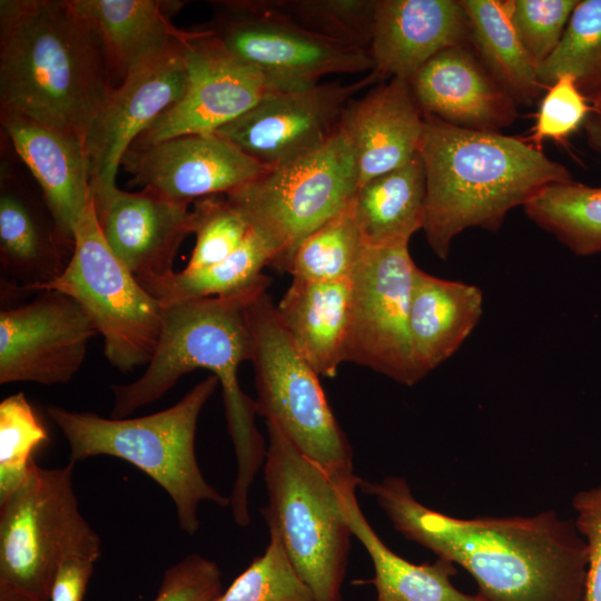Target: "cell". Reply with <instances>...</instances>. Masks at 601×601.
<instances>
[{"label": "cell", "mask_w": 601, "mask_h": 601, "mask_svg": "<svg viewBox=\"0 0 601 601\" xmlns=\"http://www.w3.org/2000/svg\"><path fill=\"white\" fill-rule=\"evenodd\" d=\"M358 487L404 538L466 570L486 601H584L587 543L555 511L460 519L420 503L401 476Z\"/></svg>", "instance_id": "6da1fadb"}, {"label": "cell", "mask_w": 601, "mask_h": 601, "mask_svg": "<svg viewBox=\"0 0 601 601\" xmlns=\"http://www.w3.org/2000/svg\"><path fill=\"white\" fill-rule=\"evenodd\" d=\"M270 278L242 293L176 302L164 307L162 329L145 372L129 384L110 386L114 418H124L164 396L178 380L197 368L218 378L237 472L230 497L236 524L250 523V485L264 464V439L255 424V401L238 381V367L252 361L253 337L246 307Z\"/></svg>", "instance_id": "7a4b0ae2"}, {"label": "cell", "mask_w": 601, "mask_h": 601, "mask_svg": "<svg viewBox=\"0 0 601 601\" xmlns=\"http://www.w3.org/2000/svg\"><path fill=\"white\" fill-rule=\"evenodd\" d=\"M114 87L96 33L68 0L0 1V112L85 140Z\"/></svg>", "instance_id": "3957f363"}, {"label": "cell", "mask_w": 601, "mask_h": 601, "mask_svg": "<svg viewBox=\"0 0 601 601\" xmlns=\"http://www.w3.org/2000/svg\"><path fill=\"white\" fill-rule=\"evenodd\" d=\"M423 117L418 154L426 203L422 229L441 259H446L463 230L497 231L510 210L523 207L549 185L573 180L562 164L524 139Z\"/></svg>", "instance_id": "277c9868"}, {"label": "cell", "mask_w": 601, "mask_h": 601, "mask_svg": "<svg viewBox=\"0 0 601 601\" xmlns=\"http://www.w3.org/2000/svg\"><path fill=\"white\" fill-rule=\"evenodd\" d=\"M218 384L211 374L176 404L139 417L108 418L57 405L47 413L69 444V462L108 455L135 465L169 495L180 530L194 535L200 528V502L230 506V497L206 481L195 453L199 414Z\"/></svg>", "instance_id": "5b68a950"}, {"label": "cell", "mask_w": 601, "mask_h": 601, "mask_svg": "<svg viewBox=\"0 0 601 601\" xmlns=\"http://www.w3.org/2000/svg\"><path fill=\"white\" fill-rule=\"evenodd\" d=\"M264 479L268 506L260 510L280 535L285 551L315 601H343L349 542L342 489L303 455L273 423Z\"/></svg>", "instance_id": "8992f818"}, {"label": "cell", "mask_w": 601, "mask_h": 601, "mask_svg": "<svg viewBox=\"0 0 601 601\" xmlns=\"http://www.w3.org/2000/svg\"><path fill=\"white\" fill-rule=\"evenodd\" d=\"M253 337L256 413L275 424L293 445L339 487L358 486L353 450L327 402L319 375L283 327L266 289L247 304Z\"/></svg>", "instance_id": "52a82bcc"}, {"label": "cell", "mask_w": 601, "mask_h": 601, "mask_svg": "<svg viewBox=\"0 0 601 601\" xmlns=\"http://www.w3.org/2000/svg\"><path fill=\"white\" fill-rule=\"evenodd\" d=\"M75 464L42 467L35 461L17 490L0 503V582L35 601H50L61 562H97L101 539L79 509Z\"/></svg>", "instance_id": "ba28073f"}, {"label": "cell", "mask_w": 601, "mask_h": 601, "mask_svg": "<svg viewBox=\"0 0 601 601\" xmlns=\"http://www.w3.org/2000/svg\"><path fill=\"white\" fill-rule=\"evenodd\" d=\"M358 187L352 147L338 130L316 151L267 169L225 194L274 253L283 269L299 243L351 203Z\"/></svg>", "instance_id": "9c48e42d"}, {"label": "cell", "mask_w": 601, "mask_h": 601, "mask_svg": "<svg viewBox=\"0 0 601 601\" xmlns=\"http://www.w3.org/2000/svg\"><path fill=\"white\" fill-rule=\"evenodd\" d=\"M73 238L67 267L40 290L63 293L83 308L104 338V354L111 366L128 373L147 365L161 334L164 307L107 245L93 201Z\"/></svg>", "instance_id": "30bf717a"}, {"label": "cell", "mask_w": 601, "mask_h": 601, "mask_svg": "<svg viewBox=\"0 0 601 601\" xmlns=\"http://www.w3.org/2000/svg\"><path fill=\"white\" fill-rule=\"evenodd\" d=\"M210 28L238 60L283 90L305 88L331 73L373 71L368 50L316 35L269 0L218 1Z\"/></svg>", "instance_id": "8fae6325"}, {"label": "cell", "mask_w": 601, "mask_h": 601, "mask_svg": "<svg viewBox=\"0 0 601 601\" xmlns=\"http://www.w3.org/2000/svg\"><path fill=\"white\" fill-rule=\"evenodd\" d=\"M417 266L408 245L364 247L351 275V308L344 362L412 386L424 378L408 328Z\"/></svg>", "instance_id": "7c38bea8"}, {"label": "cell", "mask_w": 601, "mask_h": 601, "mask_svg": "<svg viewBox=\"0 0 601 601\" xmlns=\"http://www.w3.org/2000/svg\"><path fill=\"white\" fill-rule=\"evenodd\" d=\"M377 82L371 72L352 83L323 82L276 91L215 134L267 169L298 160L323 147L338 130L353 96Z\"/></svg>", "instance_id": "4fadbf2b"}, {"label": "cell", "mask_w": 601, "mask_h": 601, "mask_svg": "<svg viewBox=\"0 0 601 601\" xmlns=\"http://www.w3.org/2000/svg\"><path fill=\"white\" fill-rule=\"evenodd\" d=\"M98 334L83 308L57 290H40L29 302L1 306L0 383L66 384Z\"/></svg>", "instance_id": "5bb4252c"}, {"label": "cell", "mask_w": 601, "mask_h": 601, "mask_svg": "<svg viewBox=\"0 0 601 601\" xmlns=\"http://www.w3.org/2000/svg\"><path fill=\"white\" fill-rule=\"evenodd\" d=\"M185 56L188 86L184 96L134 144L214 134L267 95L284 91L263 72L235 58L210 28L187 31Z\"/></svg>", "instance_id": "9a60e30c"}, {"label": "cell", "mask_w": 601, "mask_h": 601, "mask_svg": "<svg viewBox=\"0 0 601 601\" xmlns=\"http://www.w3.org/2000/svg\"><path fill=\"white\" fill-rule=\"evenodd\" d=\"M184 36L138 62L112 88L85 137L91 189L116 186L121 160L135 140L185 93Z\"/></svg>", "instance_id": "2e32d148"}, {"label": "cell", "mask_w": 601, "mask_h": 601, "mask_svg": "<svg viewBox=\"0 0 601 601\" xmlns=\"http://www.w3.org/2000/svg\"><path fill=\"white\" fill-rule=\"evenodd\" d=\"M121 166L131 175V185L188 205L203 197L226 194L267 170L215 132L134 144Z\"/></svg>", "instance_id": "e0dca14e"}, {"label": "cell", "mask_w": 601, "mask_h": 601, "mask_svg": "<svg viewBox=\"0 0 601 601\" xmlns=\"http://www.w3.org/2000/svg\"><path fill=\"white\" fill-rule=\"evenodd\" d=\"M92 201L107 245L137 278L174 272L176 254L193 233L188 204L117 186L92 190Z\"/></svg>", "instance_id": "ac0fdd59"}, {"label": "cell", "mask_w": 601, "mask_h": 601, "mask_svg": "<svg viewBox=\"0 0 601 601\" xmlns=\"http://www.w3.org/2000/svg\"><path fill=\"white\" fill-rule=\"evenodd\" d=\"M0 170L1 299L38 293L67 267L72 253L45 203L13 175Z\"/></svg>", "instance_id": "d6986e66"}, {"label": "cell", "mask_w": 601, "mask_h": 601, "mask_svg": "<svg viewBox=\"0 0 601 601\" xmlns=\"http://www.w3.org/2000/svg\"><path fill=\"white\" fill-rule=\"evenodd\" d=\"M408 83L421 112L450 125L500 132L518 118V104L471 45L439 52Z\"/></svg>", "instance_id": "ffe728a7"}, {"label": "cell", "mask_w": 601, "mask_h": 601, "mask_svg": "<svg viewBox=\"0 0 601 601\" xmlns=\"http://www.w3.org/2000/svg\"><path fill=\"white\" fill-rule=\"evenodd\" d=\"M469 45L460 0H376L368 52L377 81H410L439 52Z\"/></svg>", "instance_id": "44dd1931"}, {"label": "cell", "mask_w": 601, "mask_h": 601, "mask_svg": "<svg viewBox=\"0 0 601 601\" xmlns=\"http://www.w3.org/2000/svg\"><path fill=\"white\" fill-rule=\"evenodd\" d=\"M0 120L39 185L61 237L73 249L75 228L92 203L85 140L16 114L0 112Z\"/></svg>", "instance_id": "7402d4cb"}, {"label": "cell", "mask_w": 601, "mask_h": 601, "mask_svg": "<svg viewBox=\"0 0 601 601\" xmlns=\"http://www.w3.org/2000/svg\"><path fill=\"white\" fill-rule=\"evenodd\" d=\"M423 127V114L404 79H390L352 99L343 111L339 129L354 152L358 186L415 157Z\"/></svg>", "instance_id": "603a6c76"}, {"label": "cell", "mask_w": 601, "mask_h": 601, "mask_svg": "<svg viewBox=\"0 0 601 601\" xmlns=\"http://www.w3.org/2000/svg\"><path fill=\"white\" fill-rule=\"evenodd\" d=\"M96 33L112 80L118 85L142 59L181 38L170 16L181 1L68 0Z\"/></svg>", "instance_id": "cb8c5ba5"}, {"label": "cell", "mask_w": 601, "mask_h": 601, "mask_svg": "<svg viewBox=\"0 0 601 601\" xmlns=\"http://www.w3.org/2000/svg\"><path fill=\"white\" fill-rule=\"evenodd\" d=\"M483 313V293L472 284L433 276L417 267L408 328L420 370L426 376L470 336Z\"/></svg>", "instance_id": "d4e9b609"}, {"label": "cell", "mask_w": 601, "mask_h": 601, "mask_svg": "<svg viewBox=\"0 0 601 601\" xmlns=\"http://www.w3.org/2000/svg\"><path fill=\"white\" fill-rule=\"evenodd\" d=\"M351 308V277L293 283L276 305L299 354L319 376L334 377L344 362Z\"/></svg>", "instance_id": "484cf974"}, {"label": "cell", "mask_w": 601, "mask_h": 601, "mask_svg": "<svg viewBox=\"0 0 601 601\" xmlns=\"http://www.w3.org/2000/svg\"><path fill=\"white\" fill-rule=\"evenodd\" d=\"M426 181L420 154L359 185L349 203L365 247L408 245L425 219Z\"/></svg>", "instance_id": "4316f807"}, {"label": "cell", "mask_w": 601, "mask_h": 601, "mask_svg": "<svg viewBox=\"0 0 601 601\" xmlns=\"http://www.w3.org/2000/svg\"><path fill=\"white\" fill-rule=\"evenodd\" d=\"M357 487L342 490L343 509L353 535L370 555L375 587L373 601H486L479 593L466 594L451 582L455 564L437 558L433 563L414 564L386 546L365 519L355 496Z\"/></svg>", "instance_id": "83f0119b"}, {"label": "cell", "mask_w": 601, "mask_h": 601, "mask_svg": "<svg viewBox=\"0 0 601 601\" xmlns=\"http://www.w3.org/2000/svg\"><path fill=\"white\" fill-rule=\"evenodd\" d=\"M470 43L518 105L532 106L543 93L539 68L524 49L511 20L510 0H460Z\"/></svg>", "instance_id": "f1b7e54d"}, {"label": "cell", "mask_w": 601, "mask_h": 601, "mask_svg": "<svg viewBox=\"0 0 601 601\" xmlns=\"http://www.w3.org/2000/svg\"><path fill=\"white\" fill-rule=\"evenodd\" d=\"M273 260L274 253L268 243L250 228L244 243L215 265L137 279L161 306H167L187 299L230 296L249 289L269 279L262 270Z\"/></svg>", "instance_id": "f546056e"}, {"label": "cell", "mask_w": 601, "mask_h": 601, "mask_svg": "<svg viewBox=\"0 0 601 601\" xmlns=\"http://www.w3.org/2000/svg\"><path fill=\"white\" fill-rule=\"evenodd\" d=\"M523 208L575 255L601 254V187L574 180L549 185Z\"/></svg>", "instance_id": "4dcf8cb0"}, {"label": "cell", "mask_w": 601, "mask_h": 601, "mask_svg": "<svg viewBox=\"0 0 601 601\" xmlns=\"http://www.w3.org/2000/svg\"><path fill=\"white\" fill-rule=\"evenodd\" d=\"M562 75L573 76L589 101L601 96V0H579L559 46L539 67L544 89Z\"/></svg>", "instance_id": "1f68e13d"}, {"label": "cell", "mask_w": 601, "mask_h": 601, "mask_svg": "<svg viewBox=\"0 0 601 601\" xmlns=\"http://www.w3.org/2000/svg\"><path fill=\"white\" fill-rule=\"evenodd\" d=\"M364 247L348 204L299 243L283 270L293 279L307 282L346 279L351 277Z\"/></svg>", "instance_id": "d6a6232c"}, {"label": "cell", "mask_w": 601, "mask_h": 601, "mask_svg": "<svg viewBox=\"0 0 601 601\" xmlns=\"http://www.w3.org/2000/svg\"><path fill=\"white\" fill-rule=\"evenodd\" d=\"M269 543L214 601H315L290 562L277 528L267 522Z\"/></svg>", "instance_id": "836d02e7"}, {"label": "cell", "mask_w": 601, "mask_h": 601, "mask_svg": "<svg viewBox=\"0 0 601 601\" xmlns=\"http://www.w3.org/2000/svg\"><path fill=\"white\" fill-rule=\"evenodd\" d=\"M306 30L368 50L376 0H269Z\"/></svg>", "instance_id": "e575fe53"}, {"label": "cell", "mask_w": 601, "mask_h": 601, "mask_svg": "<svg viewBox=\"0 0 601 601\" xmlns=\"http://www.w3.org/2000/svg\"><path fill=\"white\" fill-rule=\"evenodd\" d=\"M48 432L23 392L0 403V503L26 479L33 453L46 442Z\"/></svg>", "instance_id": "d590c367"}, {"label": "cell", "mask_w": 601, "mask_h": 601, "mask_svg": "<svg viewBox=\"0 0 601 601\" xmlns=\"http://www.w3.org/2000/svg\"><path fill=\"white\" fill-rule=\"evenodd\" d=\"M191 217L196 244L187 269L205 268L226 259L250 231L248 221L225 194L195 200Z\"/></svg>", "instance_id": "8d00e7d4"}, {"label": "cell", "mask_w": 601, "mask_h": 601, "mask_svg": "<svg viewBox=\"0 0 601 601\" xmlns=\"http://www.w3.org/2000/svg\"><path fill=\"white\" fill-rule=\"evenodd\" d=\"M515 31L538 68L559 46L579 0H510Z\"/></svg>", "instance_id": "74e56055"}, {"label": "cell", "mask_w": 601, "mask_h": 601, "mask_svg": "<svg viewBox=\"0 0 601 601\" xmlns=\"http://www.w3.org/2000/svg\"><path fill=\"white\" fill-rule=\"evenodd\" d=\"M590 111L591 104L574 77L562 75L546 89L531 135L524 140L541 150L545 140L562 142L583 127Z\"/></svg>", "instance_id": "f35d334b"}, {"label": "cell", "mask_w": 601, "mask_h": 601, "mask_svg": "<svg viewBox=\"0 0 601 601\" xmlns=\"http://www.w3.org/2000/svg\"><path fill=\"white\" fill-rule=\"evenodd\" d=\"M221 592L217 563L194 553L165 571L154 601H214Z\"/></svg>", "instance_id": "ab89813d"}, {"label": "cell", "mask_w": 601, "mask_h": 601, "mask_svg": "<svg viewBox=\"0 0 601 601\" xmlns=\"http://www.w3.org/2000/svg\"><path fill=\"white\" fill-rule=\"evenodd\" d=\"M572 506L588 549L584 601H601V485L578 492Z\"/></svg>", "instance_id": "60d3db41"}, {"label": "cell", "mask_w": 601, "mask_h": 601, "mask_svg": "<svg viewBox=\"0 0 601 601\" xmlns=\"http://www.w3.org/2000/svg\"><path fill=\"white\" fill-rule=\"evenodd\" d=\"M96 561L87 558H70L60 563L55 574L50 601H82Z\"/></svg>", "instance_id": "b9f144b4"}, {"label": "cell", "mask_w": 601, "mask_h": 601, "mask_svg": "<svg viewBox=\"0 0 601 601\" xmlns=\"http://www.w3.org/2000/svg\"><path fill=\"white\" fill-rule=\"evenodd\" d=\"M591 111L583 124L589 147L601 155V96L591 100Z\"/></svg>", "instance_id": "7bdbcfd3"}, {"label": "cell", "mask_w": 601, "mask_h": 601, "mask_svg": "<svg viewBox=\"0 0 601 601\" xmlns=\"http://www.w3.org/2000/svg\"><path fill=\"white\" fill-rule=\"evenodd\" d=\"M0 601H35L8 584L0 582Z\"/></svg>", "instance_id": "ee69618b"}]
</instances>
